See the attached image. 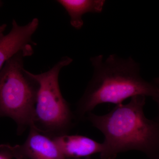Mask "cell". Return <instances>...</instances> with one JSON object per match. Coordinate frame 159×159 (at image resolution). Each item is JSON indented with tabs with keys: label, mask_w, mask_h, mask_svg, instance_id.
I'll list each match as a JSON object with an SVG mask.
<instances>
[{
	"label": "cell",
	"mask_w": 159,
	"mask_h": 159,
	"mask_svg": "<svg viewBox=\"0 0 159 159\" xmlns=\"http://www.w3.org/2000/svg\"><path fill=\"white\" fill-rule=\"evenodd\" d=\"M145 97L136 96L108 113L90 112L86 118L104 137L100 159H114L119 153L138 151L151 159H159V122L146 118Z\"/></svg>",
	"instance_id": "6da1fadb"
},
{
	"label": "cell",
	"mask_w": 159,
	"mask_h": 159,
	"mask_svg": "<svg viewBox=\"0 0 159 159\" xmlns=\"http://www.w3.org/2000/svg\"><path fill=\"white\" fill-rule=\"evenodd\" d=\"M94 73L84 93L77 104L75 116L81 120L97 106L104 103L118 105L136 96L154 99L158 86L147 82L140 74V66L131 57L120 58L111 54L90 58Z\"/></svg>",
	"instance_id": "7a4b0ae2"
},
{
	"label": "cell",
	"mask_w": 159,
	"mask_h": 159,
	"mask_svg": "<svg viewBox=\"0 0 159 159\" xmlns=\"http://www.w3.org/2000/svg\"><path fill=\"white\" fill-rule=\"evenodd\" d=\"M20 52L8 60L0 70V117L11 118L18 134L33 125L39 84L24 67Z\"/></svg>",
	"instance_id": "3957f363"
},
{
	"label": "cell",
	"mask_w": 159,
	"mask_h": 159,
	"mask_svg": "<svg viewBox=\"0 0 159 159\" xmlns=\"http://www.w3.org/2000/svg\"><path fill=\"white\" fill-rule=\"evenodd\" d=\"M72 61V58L66 56L47 72L31 73L39 84L33 125L52 138L68 134L74 125L75 115L63 97L58 83L61 70Z\"/></svg>",
	"instance_id": "277c9868"
},
{
	"label": "cell",
	"mask_w": 159,
	"mask_h": 159,
	"mask_svg": "<svg viewBox=\"0 0 159 159\" xmlns=\"http://www.w3.org/2000/svg\"><path fill=\"white\" fill-rule=\"evenodd\" d=\"M0 148L16 159H66L54 139L38 130L33 125L20 145L2 144Z\"/></svg>",
	"instance_id": "5b68a950"
},
{
	"label": "cell",
	"mask_w": 159,
	"mask_h": 159,
	"mask_svg": "<svg viewBox=\"0 0 159 159\" xmlns=\"http://www.w3.org/2000/svg\"><path fill=\"white\" fill-rule=\"evenodd\" d=\"M39 25L37 18L33 19L24 26L18 25L15 20H12L11 31L6 35L0 36V70L6 61L20 52L27 57L33 54L32 37Z\"/></svg>",
	"instance_id": "8992f818"
},
{
	"label": "cell",
	"mask_w": 159,
	"mask_h": 159,
	"mask_svg": "<svg viewBox=\"0 0 159 159\" xmlns=\"http://www.w3.org/2000/svg\"><path fill=\"white\" fill-rule=\"evenodd\" d=\"M52 139L66 159L90 157L101 153L103 149L102 143L84 136L66 134Z\"/></svg>",
	"instance_id": "52a82bcc"
},
{
	"label": "cell",
	"mask_w": 159,
	"mask_h": 159,
	"mask_svg": "<svg viewBox=\"0 0 159 159\" xmlns=\"http://www.w3.org/2000/svg\"><path fill=\"white\" fill-rule=\"evenodd\" d=\"M57 3L65 9L70 17L71 26L80 29L84 22L82 16L87 13H101L106 1L104 0H58Z\"/></svg>",
	"instance_id": "ba28073f"
},
{
	"label": "cell",
	"mask_w": 159,
	"mask_h": 159,
	"mask_svg": "<svg viewBox=\"0 0 159 159\" xmlns=\"http://www.w3.org/2000/svg\"><path fill=\"white\" fill-rule=\"evenodd\" d=\"M9 153L2 148H0V159H12Z\"/></svg>",
	"instance_id": "9c48e42d"
},
{
	"label": "cell",
	"mask_w": 159,
	"mask_h": 159,
	"mask_svg": "<svg viewBox=\"0 0 159 159\" xmlns=\"http://www.w3.org/2000/svg\"><path fill=\"white\" fill-rule=\"evenodd\" d=\"M6 27H7V25L6 24H4L0 26V36L3 34V32L6 30Z\"/></svg>",
	"instance_id": "30bf717a"
},
{
	"label": "cell",
	"mask_w": 159,
	"mask_h": 159,
	"mask_svg": "<svg viewBox=\"0 0 159 159\" xmlns=\"http://www.w3.org/2000/svg\"><path fill=\"white\" fill-rule=\"evenodd\" d=\"M154 99L155 101H156L157 103L159 110V87H158L157 94V97H156Z\"/></svg>",
	"instance_id": "8fae6325"
},
{
	"label": "cell",
	"mask_w": 159,
	"mask_h": 159,
	"mask_svg": "<svg viewBox=\"0 0 159 159\" xmlns=\"http://www.w3.org/2000/svg\"><path fill=\"white\" fill-rule=\"evenodd\" d=\"M66 159H92L90 157H87L84 158H66Z\"/></svg>",
	"instance_id": "7c38bea8"
},
{
	"label": "cell",
	"mask_w": 159,
	"mask_h": 159,
	"mask_svg": "<svg viewBox=\"0 0 159 159\" xmlns=\"http://www.w3.org/2000/svg\"><path fill=\"white\" fill-rule=\"evenodd\" d=\"M154 81L157 84L159 85V77H157L154 79Z\"/></svg>",
	"instance_id": "4fadbf2b"
}]
</instances>
